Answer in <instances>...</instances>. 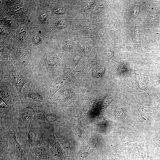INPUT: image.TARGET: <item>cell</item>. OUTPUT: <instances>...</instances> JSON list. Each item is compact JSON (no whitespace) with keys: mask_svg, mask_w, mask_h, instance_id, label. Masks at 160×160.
Instances as JSON below:
<instances>
[{"mask_svg":"<svg viewBox=\"0 0 160 160\" xmlns=\"http://www.w3.org/2000/svg\"><path fill=\"white\" fill-rule=\"evenodd\" d=\"M22 94L24 100L36 103H42L50 100L45 86L36 78L25 85L22 90Z\"/></svg>","mask_w":160,"mask_h":160,"instance_id":"cell-1","label":"cell"},{"mask_svg":"<svg viewBox=\"0 0 160 160\" xmlns=\"http://www.w3.org/2000/svg\"><path fill=\"white\" fill-rule=\"evenodd\" d=\"M1 70L0 76L9 79L15 87L21 102H23V89L25 85L31 80L24 76L13 65H11L8 68Z\"/></svg>","mask_w":160,"mask_h":160,"instance_id":"cell-2","label":"cell"},{"mask_svg":"<svg viewBox=\"0 0 160 160\" xmlns=\"http://www.w3.org/2000/svg\"><path fill=\"white\" fill-rule=\"evenodd\" d=\"M0 96L10 108L17 100H20L14 86L9 79L2 76H0Z\"/></svg>","mask_w":160,"mask_h":160,"instance_id":"cell-3","label":"cell"},{"mask_svg":"<svg viewBox=\"0 0 160 160\" xmlns=\"http://www.w3.org/2000/svg\"><path fill=\"white\" fill-rule=\"evenodd\" d=\"M23 105L19 110V123L24 125L30 122L38 112V108L35 103L23 100Z\"/></svg>","mask_w":160,"mask_h":160,"instance_id":"cell-4","label":"cell"},{"mask_svg":"<svg viewBox=\"0 0 160 160\" xmlns=\"http://www.w3.org/2000/svg\"><path fill=\"white\" fill-rule=\"evenodd\" d=\"M144 143L145 141L139 140L130 143L124 149V156L134 160L142 158L145 152Z\"/></svg>","mask_w":160,"mask_h":160,"instance_id":"cell-5","label":"cell"},{"mask_svg":"<svg viewBox=\"0 0 160 160\" xmlns=\"http://www.w3.org/2000/svg\"><path fill=\"white\" fill-rule=\"evenodd\" d=\"M137 138V135L134 132L128 129L124 130L119 141L112 147L116 152H120L124 151L125 148L130 143L135 141Z\"/></svg>","mask_w":160,"mask_h":160,"instance_id":"cell-6","label":"cell"},{"mask_svg":"<svg viewBox=\"0 0 160 160\" xmlns=\"http://www.w3.org/2000/svg\"><path fill=\"white\" fill-rule=\"evenodd\" d=\"M35 115L37 119L45 122L57 123L60 120V116L58 114L50 111H38Z\"/></svg>","mask_w":160,"mask_h":160,"instance_id":"cell-7","label":"cell"},{"mask_svg":"<svg viewBox=\"0 0 160 160\" xmlns=\"http://www.w3.org/2000/svg\"><path fill=\"white\" fill-rule=\"evenodd\" d=\"M9 141L12 150L15 155L20 160H25V157L23 149L17 140L14 131L12 132L10 134Z\"/></svg>","mask_w":160,"mask_h":160,"instance_id":"cell-8","label":"cell"},{"mask_svg":"<svg viewBox=\"0 0 160 160\" xmlns=\"http://www.w3.org/2000/svg\"><path fill=\"white\" fill-rule=\"evenodd\" d=\"M38 140L34 148L33 154L34 157L38 160L44 159L47 157L44 143L41 138Z\"/></svg>","mask_w":160,"mask_h":160,"instance_id":"cell-9","label":"cell"},{"mask_svg":"<svg viewBox=\"0 0 160 160\" xmlns=\"http://www.w3.org/2000/svg\"><path fill=\"white\" fill-rule=\"evenodd\" d=\"M47 147L51 155L55 158H58L63 154L62 150L59 145L54 140L49 139Z\"/></svg>","mask_w":160,"mask_h":160,"instance_id":"cell-10","label":"cell"},{"mask_svg":"<svg viewBox=\"0 0 160 160\" xmlns=\"http://www.w3.org/2000/svg\"><path fill=\"white\" fill-rule=\"evenodd\" d=\"M36 132L35 127L33 125L31 126L27 135V142L28 146L32 147L36 141Z\"/></svg>","mask_w":160,"mask_h":160,"instance_id":"cell-11","label":"cell"},{"mask_svg":"<svg viewBox=\"0 0 160 160\" xmlns=\"http://www.w3.org/2000/svg\"><path fill=\"white\" fill-rule=\"evenodd\" d=\"M95 144L88 143L84 144L83 146L81 152V157L84 158L89 155L94 150Z\"/></svg>","mask_w":160,"mask_h":160,"instance_id":"cell-12","label":"cell"},{"mask_svg":"<svg viewBox=\"0 0 160 160\" xmlns=\"http://www.w3.org/2000/svg\"><path fill=\"white\" fill-rule=\"evenodd\" d=\"M142 160H156L153 149L149 145L146 146L145 153L142 158Z\"/></svg>","mask_w":160,"mask_h":160,"instance_id":"cell-13","label":"cell"},{"mask_svg":"<svg viewBox=\"0 0 160 160\" xmlns=\"http://www.w3.org/2000/svg\"><path fill=\"white\" fill-rule=\"evenodd\" d=\"M107 160H134L124 155L116 153H113L108 156Z\"/></svg>","mask_w":160,"mask_h":160,"instance_id":"cell-14","label":"cell"},{"mask_svg":"<svg viewBox=\"0 0 160 160\" xmlns=\"http://www.w3.org/2000/svg\"><path fill=\"white\" fill-rule=\"evenodd\" d=\"M59 141L63 148L67 152H70L71 147L70 144L67 139L65 138H60Z\"/></svg>","mask_w":160,"mask_h":160,"instance_id":"cell-15","label":"cell"},{"mask_svg":"<svg viewBox=\"0 0 160 160\" xmlns=\"http://www.w3.org/2000/svg\"><path fill=\"white\" fill-rule=\"evenodd\" d=\"M142 113L141 116L145 120H149L152 116V111L147 108H144L142 111Z\"/></svg>","mask_w":160,"mask_h":160,"instance_id":"cell-16","label":"cell"},{"mask_svg":"<svg viewBox=\"0 0 160 160\" xmlns=\"http://www.w3.org/2000/svg\"><path fill=\"white\" fill-rule=\"evenodd\" d=\"M104 68L103 66H99L95 68L93 71V74L95 77L100 76L103 74Z\"/></svg>","mask_w":160,"mask_h":160,"instance_id":"cell-17","label":"cell"},{"mask_svg":"<svg viewBox=\"0 0 160 160\" xmlns=\"http://www.w3.org/2000/svg\"><path fill=\"white\" fill-rule=\"evenodd\" d=\"M117 116L120 119L124 118L125 116V113L124 110L121 108H117L116 112Z\"/></svg>","mask_w":160,"mask_h":160,"instance_id":"cell-18","label":"cell"},{"mask_svg":"<svg viewBox=\"0 0 160 160\" xmlns=\"http://www.w3.org/2000/svg\"><path fill=\"white\" fill-rule=\"evenodd\" d=\"M48 17L47 13L45 12H42L40 14L39 18L40 20L42 21H46Z\"/></svg>","mask_w":160,"mask_h":160,"instance_id":"cell-19","label":"cell"},{"mask_svg":"<svg viewBox=\"0 0 160 160\" xmlns=\"http://www.w3.org/2000/svg\"><path fill=\"white\" fill-rule=\"evenodd\" d=\"M152 141L155 145L160 148V137H156Z\"/></svg>","mask_w":160,"mask_h":160,"instance_id":"cell-20","label":"cell"},{"mask_svg":"<svg viewBox=\"0 0 160 160\" xmlns=\"http://www.w3.org/2000/svg\"><path fill=\"white\" fill-rule=\"evenodd\" d=\"M57 25L60 28H64L66 26L67 23L64 21H60L57 23Z\"/></svg>","mask_w":160,"mask_h":160,"instance_id":"cell-21","label":"cell"},{"mask_svg":"<svg viewBox=\"0 0 160 160\" xmlns=\"http://www.w3.org/2000/svg\"><path fill=\"white\" fill-rule=\"evenodd\" d=\"M0 105L1 107L4 108H9L5 102L0 98Z\"/></svg>","mask_w":160,"mask_h":160,"instance_id":"cell-22","label":"cell"},{"mask_svg":"<svg viewBox=\"0 0 160 160\" xmlns=\"http://www.w3.org/2000/svg\"><path fill=\"white\" fill-rule=\"evenodd\" d=\"M33 40L35 44L40 43L41 41V39L39 36H34L33 38Z\"/></svg>","mask_w":160,"mask_h":160,"instance_id":"cell-23","label":"cell"},{"mask_svg":"<svg viewBox=\"0 0 160 160\" xmlns=\"http://www.w3.org/2000/svg\"><path fill=\"white\" fill-rule=\"evenodd\" d=\"M75 135L77 138H79L81 136V133L80 130L78 128H77L75 131Z\"/></svg>","mask_w":160,"mask_h":160,"instance_id":"cell-24","label":"cell"},{"mask_svg":"<svg viewBox=\"0 0 160 160\" xmlns=\"http://www.w3.org/2000/svg\"><path fill=\"white\" fill-rule=\"evenodd\" d=\"M156 160H160V155H158L157 156L156 155Z\"/></svg>","mask_w":160,"mask_h":160,"instance_id":"cell-25","label":"cell"},{"mask_svg":"<svg viewBox=\"0 0 160 160\" xmlns=\"http://www.w3.org/2000/svg\"><path fill=\"white\" fill-rule=\"evenodd\" d=\"M40 160H44V159Z\"/></svg>","mask_w":160,"mask_h":160,"instance_id":"cell-26","label":"cell"}]
</instances>
